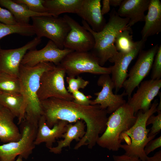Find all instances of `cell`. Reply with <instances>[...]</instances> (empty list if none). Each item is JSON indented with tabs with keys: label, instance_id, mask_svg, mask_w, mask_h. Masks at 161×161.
<instances>
[{
	"label": "cell",
	"instance_id": "obj_1",
	"mask_svg": "<svg viewBox=\"0 0 161 161\" xmlns=\"http://www.w3.org/2000/svg\"><path fill=\"white\" fill-rule=\"evenodd\" d=\"M40 103L42 115L50 128L60 120L72 123L82 120L85 123L86 133L75 145V150L84 145L92 148L106 128L108 114L99 105L83 106L55 97L40 100Z\"/></svg>",
	"mask_w": 161,
	"mask_h": 161
},
{
	"label": "cell",
	"instance_id": "obj_2",
	"mask_svg": "<svg viewBox=\"0 0 161 161\" xmlns=\"http://www.w3.org/2000/svg\"><path fill=\"white\" fill-rule=\"evenodd\" d=\"M56 66L50 62H42L30 67L21 64L18 78L21 93L26 104L25 118L38 123L42 115L40 100L38 96L41 78L45 72Z\"/></svg>",
	"mask_w": 161,
	"mask_h": 161
},
{
	"label": "cell",
	"instance_id": "obj_3",
	"mask_svg": "<svg viewBox=\"0 0 161 161\" xmlns=\"http://www.w3.org/2000/svg\"><path fill=\"white\" fill-rule=\"evenodd\" d=\"M129 21V19L120 17L114 8L109 14L108 22L99 32L93 31L85 21L82 20L83 26L93 35L95 44L91 52L97 58L101 66H103L118 53L114 45L115 38L120 31L131 28L127 26Z\"/></svg>",
	"mask_w": 161,
	"mask_h": 161
},
{
	"label": "cell",
	"instance_id": "obj_4",
	"mask_svg": "<svg viewBox=\"0 0 161 161\" xmlns=\"http://www.w3.org/2000/svg\"><path fill=\"white\" fill-rule=\"evenodd\" d=\"M158 100H154L150 109L143 112L139 111L136 114V120L135 123L128 130L123 133L120 139L126 144L121 145L120 148L125 152V154L139 159L144 161L148 156L144 151L147 143L156 136L149 137L150 129L147 128L146 123L148 117L157 112Z\"/></svg>",
	"mask_w": 161,
	"mask_h": 161
},
{
	"label": "cell",
	"instance_id": "obj_5",
	"mask_svg": "<svg viewBox=\"0 0 161 161\" xmlns=\"http://www.w3.org/2000/svg\"><path fill=\"white\" fill-rule=\"evenodd\" d=\"M136 118L133 109L126 102L108 117L106 128L96 144L109 151H118L121 145L120 135L133 126Z\"/></svg>",
	"mask_w": 161,
	"mask_h": 161
},
{
	"label": "cell",
	"instance_id": "obj_6",
	"mask_svg": "<svg viewBox=\"0 0 161 161\" xmlns=\"http://www.w3.org/2000/svg\"><path fill=\"white\" fill-rule=\"evenodd\" d=\"M20 124L21 138L0 145V161H15L19 155L27 159L32 153L35 146L38 124L25 118Z\"/></svg>",
	"mask_w": 161,
	"mask_h": 161
},
{
	"label": "cell",
	"instance_id": "obj_7",
	"mask_svg": "<svg viewBox=\"0 0 161 161\" xmlns=\"http://www.w3.org/2000/svg\"><path fill=\"white\" fill-rule=\"evenodd\" d=\"M68 76L75 78L87 73L95 75L111 74V68L101 66L97 58L91 52L72 51L67 55L59 64Z\"/></svg>",
	"mask_w": 161,
	"mask_h": 161
},
{
	"label": "cell",
	"instance_id": "obj_8",
	"mask_svg": "<svg viewBox=\"0 0 161 161\" xmlns=\"http://www.w3.org/2000/svg\"><path fill=\"white\" fill-rule=\"evenodd\" d=\"M31 18L32 25L37 37L48 38L60 49L64 48V41L70 27L63 17L40 16Z\"/></svg>",
	"mask_w": 161,
	"mask_h": 161
},
{
	"label": "cell",
	"instance_id": "obj_9",
	"mask_svg": "<svg viewBox=\"0 0 161 161\" xmlns=\"http://www.w3.org/2000/svg\"><path fill=\"white\" fill-rule=\"evenodd\" d=\"M65 69L59 65L54 69L44 72L40 79L38 96L40 100L50 97L72 101L71 94L65 86Z\"/></svg>",
	"mask_w": 161,
	"mask_h": 161
},
{
	"label": "cell",
	"instance_id": "obj_10",
	"mask_svg": "<svg viewBox=\"0 0 161 161\" xmlns=\"http://www.w3.org/2000/svg\"><path fill=\"white\" fill-rule=\"evenodd\" d=\"M159 47L157 44L147 50H142L138 54L136 61L130 70L123 85L128 99L149 72Z\"/></svg>",
	"mask_w": 161,
	"mask_h": 161
},
{
	"label": "cell",
	"instance_id": "obj_11",
	"mask_svg": "<svg viewBox=\"0 0 161 161\" xmlns=\"http://www.w3.org/2000/svg\"><path fill=\"white\" fill-rule=\"evenodd\" d=\"M97 83L102 89L94 94L97 97L91 100V105H99L101 109L106 110L108 114H111L126 103L123 98L126 95L124 91L120 94L113 93L114 85L109 74L100 75Z\"/></svg>",
	"mask_w": 161,
	"mask_h": 161
},
{
	"label": "cell",
	"instance_id": "obj_12",
	"mask_svg": "<svg viewBox=\"0 0 161 161\" xmlns=\"http://www.w3.org/2000/svg\"><path fill=\"white\" fill-rule=\"evenodd\" d=\"M63 17L70 27L64 41V48L77 52L92 50L95 44L92 34L68 15Z\"/></svg>",
	"mask_w": 161,
	"mask_h": 161
},
{
	"label": "cell",
	"instance_id": "obj_13",
	"mask_svg": "<svg viewBox=\"0 0 161 161\" xmlns=\"http://www.w3.org/2000/svg\"><path fill=\"white\" fill-rule=\"evenodd\" d=\"M146 41L141 39L137 41L135 47L130 52H118L109 61L114 63L110 66L111 79L113 81L116 93L123 87V84L128 77V69L131 62L138 55L143 48Z\"/></svg>",
	"mask_w": 161,
	"mask_h": 161
},
{
	"label": "cell",
	"instance_id": "obj_14",
	"mask_svg": "<svg viewBox=\"0 0 161 161\" xmlns=\"http://www.w3.org/2000/svg\"><path fill=\"white\" fill-rule=\"evenodd\" d=\"M41 39L36 37L24 46L11 49L0 48V72L18 78L21 61L27 52L35 49Z\"/></svg>",
	"mask_w": 161,
	"mask_h": 161
},
{
	"label": "cell",
	"instance_id": "obj_15",
	"mask_svg": "<svg viewBox=\"0 0 161 161\" xmlns=\"http://www.w3.org/2000/svg\"><path fill=\"white\" fill-rule=\"evenodd\" d=\"M73 51L66 49H60L52 41L49 40L42 49L30 50L24 57L21 64L33 67L42 62H50L59 65L63 58Z\"/></svg>",
	"mask_w": 161,
	"mask_h": 161
},
{
	"label": "cell",
	"instance_id": "obj_16",
	"mask_svg": "<svg viewBox=\"0 0 161 161\" xmlns=\"http://www.w3.org/2000/svg\"><path fill=\"white\" fill-rule=\"evenodd\" d=\"M138 87L127 102L133 109L135 115L139 111L145 112L150 109L152 101L159 92L161 79L142 81Z\"/></svg>",
	"mask_w": 161,
	"mask_h": 161
},
{
	"label": "cell",
	"instance_id": "obj_17",
	"mask_svg": "<svg viewBox=\"0 0 161 161\" xmlns=\"http://www.w3.org/2000/svg\"><path fill=\"white\" fill-rule=\"evenodd\" d=\"M101 9L100 0H83L76 14L85 21L93 31L98 32L106 24Z\"/></svg>",
	"mask_w": 161,
	"mask_h": 161
},
{
	"label": "cell",
	"instance_id": "obj_18",
	"mask_svg": "<svg viewBox=\"0 0 161 161\" xmlns=\"http://www.w3.org/2000/svg\"><path fill=\"white\" fill-rule=\"evenodd\" d=\"M68 123L66 121L60 120L50 128L46 123L45 117L41 115L38 121L35 145L44 143L49 149L52 147L53 143L55 142L56 139L62 138L63 134L66 132Z\"/></svg>",
	"mask_w": 161,
	"mask_h": 161
},
{
	"label": "cell",
	"instance_id": "obj_19",
	"mask_svg": "<svg viewBox=\"0 0 161 161\" xmlns=\"http://www.w3.org/2000/svg\"><path fill=\"white\" fill-rule=\"evenodd\" d=\"M150 0H123L117 13L122 18L129 19L130 28L139 22L144 21L145 12L148 10Z\"/></svg>",
	"mask_w": 161,
	"mask_h": 161
},
{
	"label": "cell",
	"instance_id": "obj_20",
	"mask_svg": "<svg viewBox=\"0 0 161 161\" xmlns=\"http://www.w3.org/2000/svg\"><path fill=\"white\" fill-rule=\"evenodd\" d=\"M145 23L141 31L142 39L146 41L149 37L161 32V2L150 0Z\"/></svg>",
	"mask_w": 161,
	"mask_h": 161
},
{
	"label": "cell",
	"instance_id": "obj_21",
	"mask_svg": "<svg viewBox=\"0 0 161 161\" xmlns=\"http://www.w3.org/2000/svg\"><path fill=\"white\" fill-rule=\"evenodd\" d=\"M15 117L4 107L0 110V140L4 143L18 141L21 138L20 131L14 121Z\"/></svg>",
	"mask_w": 161,
	"mask_h": 161
},
{
	"label": "cell",
	"instance_id": "obj_22",
	"mask_svg": "<svg viewBox=\"0 0 161 161\" xmlns=\"http://www.w3.org/2000/svg\"><path fill=\"white\" fill-rule=\"evenodd\" d=\"M86 126L85 123L82 120H79L74 124L68 123L66 132L62 136L64 139L57 141V146L49 149V151L55 154H59L61 153L63 148L70 147L73 140L79 141L86 133Z\"/></svg>",
	"mask_w": 161,
	"mask_h": 161
},
{
	"label": "cell",
	"instance_id": "obj_23",
	"mask_svg": "<svg viewBox=\"0 0 161 161\" xmlns=\"http://www.w3.org/2000/svg\"><path fill=\"white\" fill-rule=\"evenodd\" d=\"M0 103L3 107L8 109L15 117L17 118L18 124L25 119L26 104L21 94L0 92Z\"/></svg>",
	"mask_w": 161,
	"mask_h": 161
},
{
	"label": "cell",
	"instance_id": "obj_24",
	"mask_svg": "<svg viewBox=\"0 0 161 161\" xmlns=\"http://www.w3.org/2000/svg\"><path fill=\"white\" fill-rule=\"evenodd\" d=\"M83 0H44L43 5L47 13L58 17L65 13L76 14Z\"/></svg>",
	"mask_w": 161,
	"mask_h": 161
},
{
	"label": "cell",
	"instance_id": "obj_25",
	"mask_svg": "<svg viewBox=\"0 0 161 161\" xmlns=\"http://www.w3.org/2000/svg\"><path fill=\"white\" fill-rule=\"evenodd\" d=\"M0 5L11 13L18 24H29L30 18L33 17L51 16L48 13H40L32 12L24 4L16 3L13 0H0Z\"/></svg>",
	"mask_w": 161,
	"mask_h": 161
},
{
	"label": "cell",
	"instance_id": "obj_26",
	"mask_svg": "<svg viewBox=\"0 0 161 161\" xmlns=\"http://www.w3.org/2000/svg\"><path fill=\"white\" fill-rule=\"evenodd\" d=\"M14 33L24 36L35 34L32 25L30 24L10 25L0 22V40L7 35Z\"/></svg>",
	"mask_w": 161,
	"mask_h": 161
},
{
	"label": "cell",
	"instance_id": "obj_27",
	"mask_svg": "<svg viewBox=\"0 0 161 161\" xmlns=\"http://www.w3.org/2000/svg\"><path fill=\"white\" fill-rule=\"evenodd\" d=\"M131 28L124 29L117 35L114 45L118 52H126L131 50L135 46L137 41L133 40Z\"/></svg>",
	"mask_w": 161,
	"mask_h": 161
},
{
	"label": "cell",
	"instance_id": "obj_28",
	"mask_svg": "<svg viewBox=\"0 0 161 161\" xmlns=\"http://www.w3.org/2000/svg\"><path fill=\"white\" fill-rule=\"evenodd\" d=\"M0 92L21 94L19 78L6 73L0 72Z\"/></svg>",
	"mask_w": 161,
	"mask_h": 161
},
{
	"label": "cell",
	"instance_id": "obj_29",
	"mask_svg": "<svg viewBox=\"0 0 161 161\" xmlns=\"http://www.w3.org/2000/svg\"><path fill=\"white\" fill-rule=\"evenodd\" d=\"M66 81L68 84L67 90L71 94L79 90L80 89L85 88L89 83L88 81L84 79L79 75L77 76V78L67 76Z\"/></svg>",
	"mask_w": 161,
	"mask_h": 161
},
{
	"label": "cell",
	"instance_id": "obj_30",
	"mask_svg": "<svg viewBox=\"0 0 161 161\" xmlns=\"http://www.w3.org/2000/svg\"><path fill=\"white\" fill-rule=\"evenodd\" d=\"M13 1L16 3L24 4L32 12L40 13H47L46 8L43 5L44 0H14Z\"/></svg>",
	"mask_w": 161,
	"mask_h": 161
},
{
	"label": "cell",
	"instance_id": "obj_31",
	"mask_svg": "<svg viewBox=\"0 0 161 161\" xmlns=\"http://www.w3.org/2000/svg\"><path fill=\"white\" fill-rule=\"evenodd\" d=\"M151 124L152 126L148 136H156L161 129V112H158L156 116L152 114L148 118L146 123V126Z\"/></svg>",
	"mask_w": 161,
	"mask_h": 161
},
{
	"label": "cell",
	"instance_id": "obj_32",
	"mask_svg": "<svg viewBox=\"0 0 161 161\" xmlns=\"http://www.w3.org/2000/svg\"><path fill=\"white\" fill-rule=\"evenodd\" d=\"M151 79L160 80L161 78V45L159 46L152 67Z\"/></svg>",
	"mask_w": 161,
	"mask_h": 161
},
{
	"label": "cell",
	"instance_id": "obj_33",
	"mask_svg": "<svg viewBox=\"0 0 161 161\" xmlns=\"http://www.w3.org/2000/svg\"><path fill=\"white\" fill-rule=\"evenodd\" d=\"M71 94L73 98L72 101L74 103L83 106L91 105L92 100L90 99L92 97L91 96H86L79 90L75 91Z\"/></svg>",
	"mask_w": 161,
	"mask_h": 161
},
{
	"label": "cell",
	"instance_id": "obj_34",
	"mask_svg": "<svg viewBox=\"0 0 161 161\" xmlns=\"http://www.w3.org/2000/svg\"><path fill=\"white\" fill-rule=\"evenodd\" d=\"M0 22L10 25L18 24L16 21L11 13L8 10L0 7Z\"/></svg>",
	"mask_w": 161,
	"mask_h": 161
},
{
	"label": "cell",
	"instance_id": "obj_35",
	"mask_svg": "<svg viewBox=\"0 0 161 161\" xmlns=\"http://www.w3.org/2000/svg\"><path fill=\"white\" fill-rule=\"evenodd\" d=\"M161 146V136L150 141L145 146L144 151L148 155L151 152Z\"/></svg>",
	"mask_w": 161,
	"mask_h": 161
},
{
	"label": "cell",
	"instance_id": "obj_36",
	"mask_svg": "<svg viewBox=\"0 0 161 161\" xmlns=\"http://www.w3.org/2000/svg\"><path fill=\"white\" fill-rule=\"evenodd\" d=\"M113 161H141L138 158L129 156L125 154L120 155H113Z\"/></svg>",
	"mask_w": 161,
	"mask_h": 161
},
{
	"label": "cell",
	"instance_id": "obj_37",
	"mask_svg": "<svg viewBox=\"0 0 161 161\" xmlns=\"http://www.w3.org/2000/svg\"><path fill=\"white\" fill-rule=\"evenodd\" d=\"M103 6L101 11L103 15L106 14L109 11L110 5L109 0H103L102 1Z\"/></svg>",
	"mask_w": 161,
	"mask_h": 161
},
{
	"label": "cell",
	"instance_id": "obj_38",
	"mask_svg": "<svg viewBox=\"0 0 161 161\" xmlns=\"http://www.w3.org/2000/svg\"><path fill=\"white\" fill-rule=\"evenodd\" d=\"M144 161H161V151L157 152L152 157L148 156Z\"/></svg>",
	"mask_w": 161,
	"mask_h": 161
},
{
	"label": "cell",
	"instance_id": "obj_39",
	"mask_svg": "<svg viewBox=\"0 0 161 161\" xmlns=\"http://www.w3.org/2000/svg\"><path fill=\"white\" fill-rule=\"evenodd\" d=\"M123 1V0H109L110 6L114 7H120Z\"/></svg>",
	"mask_w": 161,
	"mask_h": 161
},
{
	"label": "cell",
	"instance_id": "obj_40",
	"mask_svg": "<svg viewBox=\"0 0 161 161\" xmlns=\"http://www.w3.org/2000/svg\"><path fill=\"white\" fill-rule=\"evenodd\" d=\"M23 158L21 156L19 155L18 156V157L15 161H23Z\"/></svg>",
	"mask_w": 161,
	"mask_h": 161
},
{
	"label": "cell",
	"instance_id": "obj_41",
	"mask_svg": "<svg viewBox=\"0 0 161 161\" xmlns=\"http://www.w3.org/2000/svg\"><path fill=\"white\" fill-rule=\"evenodd\" d=\"M3 107L1 105V103H0V110Z\"/></svg>",
	"mask_w": 161,
	"mask_h": 161
}]
</instances>
